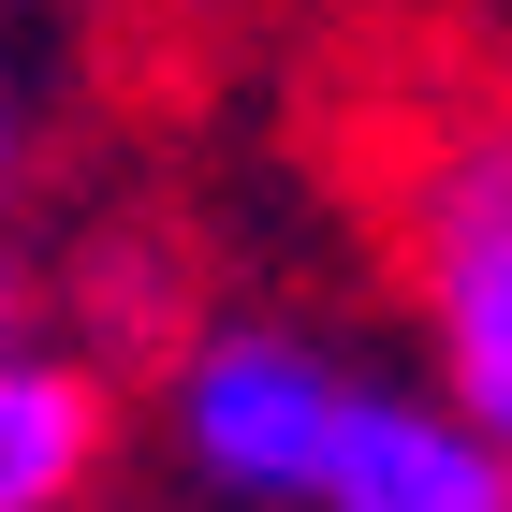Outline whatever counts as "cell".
Returning <instances> with one entry per match:
<instances>
[{"instance_id": "3957f363", "label": "cell", "mask_w": 512, "mask_h": 512, "mask_svg": "<svg viewBox=\"0 0 512 512\" xmlns=\"http://www.w3.org/2000/svg\"><path fill=\"white\" fill-rule=\"evenodd\" d=\"M293 512H512V454L454 410V395H410V381H366L337 395L322 425V469Z\"/></svg>"}, {"instance_id": "8992f818", "label": "cell", "mask_w": 512, "mask_h": 512, "mask_svg": "<svg viewBox=\"0 0 512 512\" xmlns=\"http://www.w3.org/2000/svg\"><path fill=\"white\" fill-rule=\"evenodd\" d=\"M15 322H30V264H15V235H0V352H30Z\"/></svg>"}, {"instance_id": "7a4b0ae2", "label": "cell", "mask_w": 512, "mask_h": 512, "mask_svg": "<svg viewBox=\"0 0 512 512\" xmlns=\"http://www.w3.org/2000/svg\"><path fill=\"white\" fill-rule=\"evenodd\" d=\"M337 395H352V366L322 337H293V322H205L161 366V439L191 454V483H220L249 512H293L308 469H322Z\"/></svg>"}, {"instance_id": "5b68a950", "label": "cell", "mask_w": 512, "mask_h": 512, "mask_svg": "<svg viewBox=\"0 0 512 512\" xmlns=\"http://www.w3.org/2000/svg\"><path fill=\"white\" fill-rule=\"evenodd\" d=\"M30 132H44V74H30V44H15V15H0V191L30 176Z\"/></svg>"}, {"instance_id": "277c9868", "label": "cell", "mask_w": 512, "mask_h": 512, "mask_svg": "<svg viewBox=\"0 0 512 512\" xmlns=\"http://www.w3.org/2000/svg\"><path fill=\"white\" fill-rule=\"evenodd\" d=\"M103 439H118V410L88 366L0 352V512H74L103 483Z\"/></svg>"}, {"instance_id": "6da1fadb", "label": "cell", "mask_w": 512, "mask_h": 512, "mask_svg": "<svg viewBox=\"0 0 512 512\" xmlns=\"http://www.w3.org/2000/svg\"><path fill=\"white\" fill-rule=\"evenodd\" d=\"M395 264H410V308H425L439 395L512 454V118L439 132L395 176Z\"/></svg>"}]
</instances>
